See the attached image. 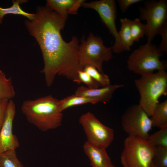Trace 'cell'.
I'll return each mask as SVG.
<instances>
[{
	"instance_id": "obj_6",
	"label": "cell",
	"mask_w": 167,
	"mask_h": 167,
	"mask_svg": "<svg viewBox=\"0 0 167 167\" xmlns=\"http://www.w3.org/2000/svg\"><path fill=\"white\" fill-rule=\"evenodd\" d=\"M111 47H107L101 38L91 32L86 40L83 36L79 44L78 55L80 66L83 69L88 65L93 66L103 73L102 64L113 57Z\"/></svg>"
},
{
	"instance_id": "obj_4",
	"label": "cell",
	"mask_w": 167,
	"mask_h": 167,
	"mask_svg": "<svg viewBox=\"0 0 167 167\" xmlns=\"http://www.w3.org/2000/svg\"><path fill=\"white\" fill-rule=\"evenodd\" d=\"M155 147L147 139L128 136L120 156L123 167H151Z\"/></svg>"
},
{
	"instance_id": "obj_15",
	"label": "cell",
	"mask_w": 167,
	"mask_h": 167,
	"mask_svg": "<svg viewBox=\"0 0 167 167\" xmlns=\"http://www.w3.org/2000/svg\"><path fill=\"white\" fill-rule=\"evenodd\" d=\"M99 103L97 100L86 97L73 94L59 101V107L61 111L71 107L81 105Z\"/></svg>"
},
{
	"instance_id": "obj_20",
	"label": "cell",
	"mask_w": 167,
	"mask_h": 167,
	"mask_svg": "<svg viewBox=\"0 0 167 167\" xmlns=\"http://www.w3.org/2000/svg\"><path fill=\"white\" fill-rule=\"evenodd\" d=\"M15 150L0 153V167H24L18 159Z\"/></svg>"
},
{
	"instance_id": "obj_2",
	"label": "cell",
	"mask_w": 167,
	"mask_h": 167,
	"mask_svg": "<svg viewBox=\"0 0 167 167\" xmlns=\"http://www.w3.org/2000/svg\"><path fill=\"white\" fill-rule=\"evenodd\" d=\"M59 101L51 95L26 100L22 104L21 111L28 122L40 131L54 130L61 126L62 120Z\"/></svg>"
},
{
	"instance_id": "obj_29",
	"label": "cell",
	"mask_w": 167,
	"mask_h": 167,
	"mask_svg": "<svg viewBox=\"0 0 167 167\" xmlns=\"http://www.w3.org/2000/svg\"><path fill=\"white\" fill-rule=\"evenodd\" d=\"M85 1L84 0H75V3L69 10L68 14H77L79 8L81 6L82 4Z\"/></svg>"
},
{
	"instance_id": "obj_31",
	"label": "cell",
	"mask_w": 167,
	"mask_h": 167,
	"mask_svg": "<svg viewBox=\"0 0 167 167\" xmlns=\"http://www.w3.org/2000/svg\"><path fill=\"white\" fill-rule=\"evenodd\" d=\"M111 167H116L114 165H113V166H112Z\"/></svg>"
},
{
	"instance_id": "obj_18",
	"label": "cell",
	"mask_w": 167,
	"mask_h": 167,
	"mask_svg": "<svg viewBox=\"0 0 167 167\" xmlns=\"http://www.w3.org/2000/svg\"><path fill=\"white\" fill-rule=\"evenodd\" d=\"M27 1L26 0H13L12 1V5L10 7L3 8L0 6V24L2 23L5 15L9 14L22 15L30 20L33 19L35 16V13L26 12L23 10L20 6L21 4L25 3Z\"/></svg>"
},
{
	"instance_id": "obj_27",
	"label": "cell",
	"mask_w": 167,
	"mask_h": 167,
	"mask_svg": "<svg viewBox=\"0 0 167 167\" xmlns=\"http://www.w3.org/2000/svg\"><path fill=\"white\" fill-rule=\"evenodd\" d=\"M7 99L0 101V131L3 124L9 101Z\"/></svg>"
},
{
	"instance_id": "obj_30",
	"label": "cell",
	"mask_w": 167,
	"mask_h": 167,
	"mask_svg": "<svg viewBox=\"0 0 167 167\" xmlns=\"http://www.w3.org/2000/svg\"><path fill=\"white\" fill-rule=\"evenodd\" d=\"M151 167H157L153 163V161Z\"/></svg>"
},
{
	"instance_id": "obj_12",
	"label": "cell",
	"mask_w": 167,
	"mask_h": 167,
	"mask_svg": "<svg viewBox=\"0 0 167 167\" xmlns=\"http://www.w3.org/2000/svg\"><path fill=\"white\" fill-rule=\"evenodd\" d=\"M123 86L122 84H110L101 88H91L82 85L77 88L75 94L96 99L99 102L106 103L112 98L115 91Z\"/></svg>"
},
{
	"instance_id": "obj_28",
	"label": "cell",
	"mask_w": 167,
	"mask_h": 167,
	"mask_svg": "<svg viewBox=\"0 0 167 167\" xmlns=\"http://www.w3.org/2000/svg\"><path fill=\"white\" fill-rule=\"evenodd\" d=\"M120 9L123 13L126 11L131 5L142 1L141 0H118L117 1Z\"/></svg>"
},
{
	"instance_id": "obj_22",
	"label": "cell",
	"mask_w": 167,
	"mask_h": 167,
	"mask_svg": "<svg viewBox=\"0 0 167 167\" xmlns=\"http://www.w3.org/2000/svg\"><path fill=\"white\" fill-rule=\"evenodd\" d=\"M83 70L98 83L102 87L110 84L108 76L103 73L100 72L94 66L89 65H86L84 67Z\"/></svg>"
},
{
	"instance_id": "obj_16",
	"label": "cell",
	"mask_w": 167,
	"mask_h": 167,
	"mask_svg": "<svg viewBox=\"0 0 167 167\" xmlns=\"http://www.w3.org/2000/svg\"><path fill=\"white\" fill-rule=\"evenodd\" d=\"M75 0H47L46 6L66 20L68 12Z\"/></svg>"
},
{
	"instance_id": "obj_8",
	"label": "cell",
	"mask_w": 167,
	"mask_h": 167,
	"mask_svg": "<svg viewBox=\"0 0 167 167\" xmlns=\"http://www.w3.org/2000/svg\"><path fill=\"white\" fill-rule=\"evenodd\" d=\"M123 131L129 136L147 139L152 126L150 118L139 104L129 106L121 118Z\"/></svg>"
},
{
	"instance_id": "obj_3",
	"label": "cell",
	"mask_w": 167,
	"mask_h": 167,
	"mask_svg": "<svg viewBox=\"0 0 167 167\" xmlns=\"http://www.w3.org/2000/svg\"><path fill=\"white\" fill-rule=\"evenodd\" d=\"M140 98L139 105L150 117L159 99L167 95V73L165 70L147 73L134 81Z\"/></svg>"
},
{
	"instance_id": "obj_14",
	"label": "cell",
	"mask_w": 167,
	"mask_h": 167,
	"mask_svg": "<svg viewBox=\"0 0 167 167\" xmlns=\"http://www.w3.org/2000/svg\"><path fill=\"white\" fill-rule=\"evenodd\" d=\"M150 118L152 127L160 128L167 126V100L159 103Z\"/></svg>"
},
{
	"instance_id": "obj_7",
	"label": "cell",
	"mask_w": 167,
	"mask_h": 167,
	"mask_svg": "<svg viewBox=\"0 0 167 167\" xmlns=\"http://www.w3.org/2000/svg\"><path fill=\"white\" fill-rule=\"evenodd\" d=\"M140 7V19L146 21L147 43H151L158 34L163 26L167 23V1L165 0L149 1Z\"/></svg>"
},
{
	"instance_id": "obj_25",
	"label": "cell",
	"mask_w": 167,
	"mask_h": 167,
	"mask_svg": "<svg viewBox=\"0 0 167 167\" xmlns=\"http://www.w3.org/2000/svg\"><path fill=\"white\" fill-rule=\"evenodd\" d=\"M78 84L83 83L88 88H99L100 85L94 80L88 73L83 70H80L77 72Z\"/></svg>"
},
{
	"instance_id": "obj_21",
	"label": "cell",
	"mask_w": 167,
	"mask_h": 167,
	"mask_svg": "<svg viewBox=\"0 0 167 167\" xmlns=\"http://www.w3.org/2000/svg\"><path fill=\"white\" fill-rule=\"evenodd\" d=\"M147 139L155 147L167 148V126L161 127L153 134L149 135Z\"/></svg>"
},
{
	"instance_id": "obj_13",
	"label": "cell",
	"mask_w": 167,
	"mask_h": 167,
	"mask_svg": "<svg viewBox=\"0 0 167 167\" xmlns=\"http://www.w3.org/2000/svg\"><path fill=\"white\" fill-rule=\"evenodd\" d=\"M84 151L92 167H111L113 164L106 149L87 140L83 145Z\"/></svg>"
},
{
	"instance_id": "obj_1",
	"label": "cell",
	"mask_w": 167,
	"mask_h": 167,
	"mask_svg": "<svg viewBox=\"0 0 167 167\" xmlns=\"http://www.w3.org/2000/svg\"><path fill=\"white\" fill-rule=\"evenodd\" d=\"M66 21L46 5L38 6L34 19L24 21L29 34L41 49L44 66L40 72L48 87L52 85L57 75L75 82L77 71L82 70L79 61L78 38L73 36L66 42L61 35Z\"/></svg>"
},
{
	"instance_id": "obj_26",
	"label": "cell",
	"mask_w": 167,
	"mask_h": 167,
	"mask_svg": "<svg viewBox=\"0 0 167 167\" xmlns=\"http://www.w3.org/2000/svg\"><path fill=\"white\" fill-rule=\"evenodd\" d=\"M159 34L161 37L162 41L158 47L162 52H167V23L165 24L160 30Z\"/></svg>"
},
{
	"instance_id": "obj_11",
	"label": "cell",
	"mask_w": 167,
	"mask_h": 167,
	"mask_svg": "<svg viewBox=\"0 0 167 167\" xmlns=\"http://www.w3.org/2000/svg\"><path fill=\"white\" fill-rule=\"evenodd\" d=\"M16 106L12 99L9 100L3 124L0 131V153L16 150L19 146L17 136L12 132Z\"/></svg>"
},
{
	"instance_id": "obj_9",
	"label": "cell",
	"mask_w": 167,
	"mask_h": 167,
	"mask_svg": "<svg viewBox=\"0 0 167 167\" xmlns=\"http://www.w3.org/2000/svg\"><path fill=\"white\" fill-rule=\"evenodd\" d=\"M81 6L84 8L93 9L98 13L101 21L114 38V43L111 47L112 52L118 54L124 51L116 25L117 11L115 0H100L88 2H84L82 4Z\"/></svg>"
},
{
	"instance_id": "obj_5",
	"label": "cell",
	"mask_w": 167,
	"mask_h": 167,
	"mask_svg": "<svg viewBox=\"0 0 167 167\" xmlns=\"http://www.w3.org/2000/svg\"><path fill=\"white\" fill-rule=\"evenodd\" d=\"M163 52L155 45L147 43L135 49L129 56L127 61L128 69L140 75L151 72L165 70V63L160 58Z\"/></svg>"
},
{
	"instance_id": "obj_24",
	"label": "cell",
	"mask_w": 167,
	"mask_h": 167,
	"mask_svg": "<svg viewBox=\"0 0 167 167\" xmlns=\"http://www.w3.org/2000/svg\"><path fill=\"white\" fill-rule=\"evenodd\" d=\"M152 161L157 167H167V148L156 147Z\"/></svg>"
},
{
	"instance_id": "obj_17",
	"label": "cell",
	"mask_w": 167,
	"mask_h": 167,
	"mask_svg": "<svg viewBox=\"0 0 167 167\" xmlns=\"http://www.w3.org/2000/svg\"><path fill=\"white\" fill-rule=\"evenodd\" d=\"M131 20L126 18L120 19L121 26L118 34L124 51L130 50L134 42L131 32Z\"/></svg>"
},
{
	"instance_id": "obj_19",
	"label": "cell",
	"mask_w": 167,
	"mask_h": 167,
	"mask_svg": "<svg viewBox=\"0 0 167 167\" xmlns=\"http://www.w3.org/2000/svg\"><path fill=\"white\" fill-rule=\"evenodd\" d=\"M16 92L11 77H7L0 70V101L3 99H12Z\"/></svg>"
},
{
	"instance_id": "obj_10",
	"label": "cell",
	"mask_w": 167,
	"mask_h": 167,
	"mask_svg": "<svg viewBox=\"0 0 167 167\" xmlns=\"http://www.w3.org/2000/svg\"><path fill=\"white\" fill-rule=\"evenodd\" d=\"M88 142L106 148L114 138L113 129L101 122L92 113L82 115L79 120Z\"/></svg>"
},
{
	"instance_id": "obj_23",
	"label": "cell",
	"mask_w": 167,
	"mask_h": 167,
	"mask_svg": "<svg viewBox=\"0 0 167 167\" xmlns=\"http://www.w3.org/2000/svg\"><path fill=\"white\" fill-rule=\"evenodd\" d=\"M131 32L133 41H139L146 34L145 24L142 23L139 18H136L134 20H131Z\"/></svg>"
}]
</instances>
